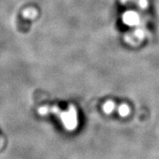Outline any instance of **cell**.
<instances>
[{
    "label": "cell",
    "instance_id": "obj_1",
    "mask_svg": "<svg viewBox=\"0 0 159 159\" xmlns=\"http://www.w3.org/2000/svg\"><path fill=\"white\" fill-rule=\"evenodd\" d=\"M39 114L41 115H47L49 114H56L60 117L63 127L69 131L75 130L78 125V117H77V111L73 106H70L66 111H61V109L55 106H43L39 109Z\"/></svg>",
    "mask_w": 159,
    "mask_h": 159
},
{
    "label": "cell",
    "instance_id": "obj_2",
    "mask_svg": "<svg viewBox=\"0 0 159 159\" xmlns=\"http://www.w3.org/2000/svg\"><path fill=\"white\" fill-rule=\"evenodd\" d=\"M122 21L125 25L130 26V27H134L139 24V16L134 11H128L123 15Z\"/></svg>",
    "mask_w": 159,
    "mask_h": 159
},
{
    "label": "cell",
    "instance_id": "obj_3",
    "mask_svg": "<svg viewBox=\"0 0 159 159\" xmlns=\"http://www.w3.org/2000/svg\"><path fill=\"white\" fill-rule=\"evenodd\" d=\"M103 111L107 114H110L115 109V103L113 101H108L103 105Z\"/></svg>",
    "mask_w": 159,
    "mask_h": 159
},
{
    "label": "cell",
    "instance_id": "obj_4",
    "mask_svg": "<svg viewBox=\"0 0 159 159\" xmlns=\"http://www.w3.org/2000/svg\"><path fill=\"white\" fill-rule=\"evenodd\" d=\"M130 109L128 107V105L122 104L119 105L118 108V113L122 117L127 116L128 115H129V114H130Z\"/></svg>",
    "mask_w": 159,
    "mask_h": 159
},
{
    "label": "cell",
    "instance_id": "obj_5",
    "mask_svg": "<svg viewBox=\"0 0 159 159\" xmlns=\"http://www.w3.org/2000/svg\"><path fill=\"white\" fill-rule=\"evenodd\" d=\"M36 11L33 9L27 10V11H25L23 13V15L25 16V17L27 18V19H33V18L36 16Z\"/></svg>",
    "mask_w": 159,
    "mask_h": 159
},
{
    "label": "cell",
    "instance_id": "obj_6",
    "mask_svg": "<svg viewBox=\"0 0 159 159\" xmlns=\"http://www.w3.org/2000/svg\"><path fill=\"white\" fill-rule=\"evenodd\" d=\"M134 35L136 37V39H139V40H142L145 37V33L144 30L139 28L136 29V30L134 31Z\"/></svg>",
    "mask_w": 159,
    "mask_h": 159
}]
</instances>
